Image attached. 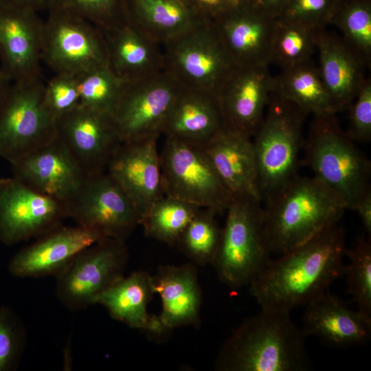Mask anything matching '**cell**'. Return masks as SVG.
I'll return each mask as SVG.
<instances>
[{
  "label": "cell",
  "instance_id": "obj_31",
  "mask_svg": "<svg viewBox=\"0 0 371 371\" xmlns=\"http://www.w3.org/2000/svg\"><path fill=\"white\" fill-rule=\"evenodd\" d=\"M199 207L164 195L157 200L139 221L146 236L170 245H177L185 229Z\"/></svg>",
  "mask_w": 371,
  "mask_h": 371
},
{
  "label": "cell",
  "instance_id": "obj_37",
  "mask_svg": "<svg viewBox=\"0 0 371 371\" xmlns=\"http://www.w3.org/2000/svg\"><path fill=\"white\" fill-rule=\"evenodd\" d=\"M51 9L79 16L102 32L126 21L125 0H49L47 10Z\"/></svg>",
  "mask_w": 371,
  "mask_h": 371
},
{
  "label": "cell",
  "instance_id": "obj_14",
  "mask_svg": "<svg viewBox=\"0 0 371 371\" xmlns=\"http://www.w3.org/2000/svg\"><path fill=\"white\" fill-rule=\"evenodd\" d=\"M63 203L15 177L0 179V242L11 246L62 225Z\"/></svg>",
  "mask_w": 371,
  "mask_h": 371
},
{
  "label": "cell",
  "instance_id": "obj_40",
  "mask_svg": "<svg viewBox=\"0 0 371 371\" xmlns=\"http://www.w3.org/2000/svg\"><path fill=\"white\" fill-rule=\"evenodd\" d=\"M44 98L56 120L74 109L80 104L77 76L56 74L45 84Z\"/></svg>",
  "mask_w": 371,
  "mask_h": 371
},
{
  "label": "cell",
  "instance_id": "obj_35",
  "mask_svg": "<svg viewBox=\"0 0 371 371\" xmlns=\"http://www.w3.org/2000/svg\"><path fill=\"white\" fill-rule=\"evenodd\" d=\"M77 79L80 104L112 115L127 82L109 66L77 75Z\"/></svg>",
  "mask_w": 371,
  "mask_h": 371
},
{
  "label": "cell",
  "instance_id": "obj_33",
  "mask_svg": "<svg viewBox=\"0 0 371 371\" xmlns=\"http://www.w3.org/2000/svg\"><path fill=\"white\" fill-rule=\"evenodd\" d=\"M317 30L276 19L269 64L282 69L312 58L316 52Z\"/></svg>",
  "mask_w": 371,
  "mask_h": 371
},
{
  "label": "cell",
  "instance_id": "obj_7",
  "mask_svg": "<svg viewBox=\"0 0 371 371\" xmlns=\"http://www.w3.org/2000/svg\"><path fill=\"white\" fill-rule=\"evenodd\" d=\"M164 194L215 213L234 196L201 144L166 137L159 153Z\"/></svg>",
  "mask_w": 371,
  "mask_h": 371
},
{
  "label": "cell",
  "instance_id": "obj_8",
  "mask_svg": "<svg viewBox=\"0 0 371 371\" xmlns=\"http://www.w3.org/2000/svg\"><path fill=\"white\" fill-rule=\"evenodd\" d=\"M41 77L12 82L0 110V157L10 164L56 138Z\"/></svg>",
  "mask_w": 371,
  "mask_h": 371
},
{
  "label": "cell",
  "instance_id": "obj_36",
  "mask_svg": "<svg viewBox=\"0 0 371 371\" xmlns=\"http://www.w3.org/2000/svg\"><path fill=\"white\" fill-rule=\"evenodd\" d=\"M349 262L346 267L347 291L357 310L371 322V241L364 234L357 238L352 248L345 250Z\"/></svg>",
  "mask_w": 371,
  "mask_h": 371
},
{
  "label": "cell",
  "instance_id": "obj_17",
  "mask_svg": "<svg viewBox=\"0 0 371 371\" xmlns=\"http://www.w3.org/2000/svg\"><path fill=\"white\" fill-rule=\"evenodd\" d=\"M273 87L269 65L236 67L215 93L225 126L252 137Z\"/></svg>",
  "mask_w": 371,
  "mask_h": 371
},
{
  "label": "cell",
  "instance_id": "obj_11",
  "mask_svg": "<svg viewBox=\"0 0 371 371\" xmlns=\"http://www.w3.org/2000/svg\"><path fill=\"white\" fill-rule=\"evenodd\" d=\"M43 21L42 61L55 74L79 75L109 65L103 32L79 16L48 10Z\"/></svg>",
  "mask_w": 371,
  "mask_h": 371
},
{
  "label": "cell",
  "instance_id": "obj_28",
  "mask_svg": "<svg viewBox=\"0 0 371 371\" xmlns=\"http://www.w3.org/2000/svg\"><path fill=\"white\" fill-rule=\"evenodd\" d=\"M154 294L152 275L139 270L124 276L101 293L94 303L104 306L113 319L130 328L153 336H161L168 330L159 316L152 315L147 311Z\"/></svg>",
  "mask_w": 371,
  "mask_h": 371
},
{
  "label": "cell",
  "instance_id": "obj_30",
  "mask_svg": "<svg viewBox=\"0 0 371 371\" xmlns=\"http://www.w3.org/2000/svg\"><path fill=\"white\" fill-rule=\"evenodd\" d=\"M273 91L295 104L306 115L337 114L321 78L318 66L312 58L282 69L279 74L273 76Z\"/></svg>",
  "mask_w": 371,
  "mask_h": 371
},
{
  "label": "cell",
  "instance_id": "obj_22",
  "mask_svg": "<svg viewBox=\"0 0 371 371\" xmlns=\"http://www.w3.org/2000/svg\"><path fill=\"white\" fill-rule=\"evenodd\" d=\"M305 306L302 329L306 337L315 336L336 348L363 346L370 341L371 322L329 290Z\"/></svg>",
  "mask_w": 371,
  "mask_h": 371
},
{
  "label": "cell",
  "instance_id": "obj_9",
  "mask_svg": "<svg viewBox=\"0 0 371 371\" xmlns=\"http://www.w3.org/2000/svg\"><path fill=\"white\" fill-rule=\"evenodd\" d=\"M162 47L164 69L183 88L215 93L236 67L212 22L199 23Z\"/></svg>",
  "mask_w": 371,
  "mask_h": 371
},
{
  "label": "cell",
  "instance_id": "obj_45",
  "mask_svg": "<svg viewBox=\"0 0 371 371\" xmlns=\"http://www.w3.org/2000/svg\"><path fill=\"white\" fill-rule=\"evenodd\" d=\"M289 0H254V5L269 16L277 19Z\"/></svg>",
  "mask_w": 371,
  "mask_h": 371
},
{
  "label": "cell",
  "instance_id": "obj_32",
  "mask_svg": "<svg viewBox=\"0 0 371 371\" xmlns=\"http://www.w3.org/2000/svg\"><path fill=\"white\" fill-rule=\"evenodd\" d=\"M346 44L371 67V0H339L332 23Z\"/></svg>",
  "mask_w": 371,
  "mask_h": 371
},
{
  "label": "cell",
  "instance_id": "obj_44",
  "mask_svg": "<svg viewBox=\"0 0 371 371\" xmlns=\"http://www.w3.org/2000/svg\"><path fill=\"white\" fill-rule=\"evenodd\" d=\"M357 212L364 229L370 236L371 234V192L366 194L357 205Z\"/></svg>",
  "mask_w": 371,
  "mask_h": 371
},
{
  "label": "cell",
  "instance_id": "obj_25",
  "mask_svg": "<svg viewBox=\"0 0 371 371\" xmlns=\"http://www.w3.org/2000/svg\"><path fill=\"white\" fill-rule=\"evenodd\" d=\"M153 276V288L161 300L159 316L168 330L200 324L202 291L196 265L160 266Z\"/></svg>",
  "mask_w": 371,
  "mask_h": 371
},
{
  "label": "cell",
  "instance_id": "obj_16",
  "mask_svg": "<svg viewBox=\"0 0 371 371\" xmlns=\"http://www.w3.org/2000/svg\"><path fill=\"white\" fill-rule=\"evenodd\" d=\"M159 137L122 142L106 169L130 199L139 223L150 206L165 195L157 150Z\"/></svg>",
  "mask_w": 371,
  "mask_h": 371
},
{
  "label": "cell",
  "instance_id": "obj_20",
  "mask_svg": "<svg viewBox=\"0 0 371 371\" xmlns=\"http://www.w3.org/2000/svg\"><path fill=\"white\" fill-rule=\"evenodd\" d=\"M276 19L254 4L240 3L212 22L236 67L269 65Z\"/></svg>",
  "mask_w": 371,
  "mask_h": 371
},
{
  "label": "cell",
  "instance_id": "obj_18",
  "mask_svg": "<svg viewBox=\"0 0 371 371\" xmlns=\"http://www.w3.org/2000/svg\"><path fill=\"white\" fill-rule=\"evenodd\" d=\"M38 13L0 8V70L12 82L41 77L44 21Z\"/></svg>",
  "mask_w": 371,
  "mask_h": 371
},
{
  "label": "cell",
  "instance_id": "obj_21",
  "mask_svg": "<svg viewBox=\"0 0 371 371\" xmlns=\"http://www.w3.org/2000/svg\"><path fill=\"white\" fill-rule=\"evenodd\" d=\"M101 239L80 226L61 225L15 254L8 271L18 278L56 277L80 251Z\"/></svg>",
  "mask_w": 371,
  "mask_h": 371
},
{
  "label": "cell",
  "instance_id": "obj_34",
  "mask_svg": "<svg viewBox=\"0 0 371 371\" xmlns=\"http://www.w3.org/2000/svg\"><path fill=\"white\" fill-rule=\"evenodd\" d=\"M206 210L198 211L177 243L191 262L200 266L213 262L222 232L214 218L215 212Z\"/></svg>",
  "mask_w": 371,
  "mask_h": 371
},
{
  "label": "cell",
  "instance_id": "obj_38",
  "mask_svg": "<svg viewBox=\"0 0 371 371\" xmlns=\"http://www.w3.org/2000/svg\"><path fill=\"white\" fill-rule=\"evenodd\" d=\"M25 326L15 311L0 306V371L18 368L26 347Z\"/></svg>",
  "mask_w": 371,
  "mask_h": 371
},
{
  "label": "cell",
  "instance_id": "obj_23",
  "mask_svg": "<svg viewBox=\"0 0 371 371\" xmlns=\"http://www.w3.org/2000/svg\"><path fill=\"white\" fill-rule=\"evenodd\" d=\"M318 69L334 111L348 110L368 77L362 60L340 36L326 28L317 32Z\"/></svg>",
  "mask_w": 371,
  "mask_h": 371
},
{
  "label": "cell",
  "instance_id": "obj_6",
  "mask_svg": "<svg viewBox=\"0 0 371 371\" xmlns=\"http://www.w3.org/2000/svg\"><path fill=\"white\" fill-rule=\"evenodd\" d=\"M261 202L234 196L226 210L225 226L212 265L219 280L230 289L249 286L271 259L264 236Z\"/></svg>",
  "mask_w": 371,
  "mask_h": 371
},
{
  "label": "cell",
  "instance_id": "obj_4",
  "mask_svg": "<svg viewBox=\"0 0 371 371\" xmlns=\"http://www.w3.org/2000/svg\"><path fill=\"white\" fill-rule=\"evenodd\" d=\"M302 163L346 210H355L371 192V162L339 125L336 114L313 116Z\"/></svg>",
  "mask_w": 371,
  "mask_h": 371
},
{
  "label": "cell",
  "instance_id": "obj_29",
  "mask_svg": "<svg viewBox=\"0 0 371 371\" xmlns=\"http://www.w3.org/2000/svg\"><path fill=\"white\" fill-rule=\"evenodd\" d=\"M126 20L164 45L202 21L183 0H125Z\"/></svg>",
  "mask_w": 371,
  "mask_h": 371
},
{
  "label": "cell",
  "instance_id": "obj_2",
  "mask_svg": "<svg viewBox=\"0 0 371 371\" xmlns=\"http://www.w3.org/2000/svg\"><path fill=\"white\" fill-rule=\"evenodd\" d=\"M306 335L290 313L260 309L245 319L221 346L218 371H307L312 363Z\"/></svg>",
  "mask_w": 371,
  "mask_h": 371
},
{
  "label": "cell",
  "instance_id": "obj_12",
  "mask_svg": "<svg viewBox=\"0 0 371 371\" xmlns=\"http://www.w3.org/2000/svg\"><path fill=\"white\" fill-rule=\"evenodd\" d=\"M63 203L67 217L102 238L126 241L139 225L132 203L107 171L87 176Z\"/></svg>",
  "mask_w": 371,
  "mask_h": 371
},
{
  "label": "cell",
  "instance_id": "obj_43",
  "mask_svg": "<svg viewBox=\"0 0 371 371\" xmlns=\"http://www.w3.org/2000/svg\"><path fill=\"white\" fill-rule=\"evenodd\" d=\"M49 0H0V8H12L40 12L47 10Z\"/></svg>",
  "mask_w": 371,
  "mask_h": 371
},
{
  "label": "cell",
  "instance_id": "obj_42",
  "mask_svg": "<svg viewBox=\"0 0 371 371\" xmlns=\"http://www.w3.org/2000/svg\"><path fill=\"white\" fill-rule=\"evenodd\" d=\"M202 20L214 22L239 3L238 0H183Z\"/></svg>",
  "mask_w": 371,
  "mask_h": 371
},
{
  "label": "cell",
  "instance_id": "obj_19",
  "mask_svg": "<svg viewBox=\"0 0 371 371\" xmlns=\"http://www.w3.org/2000/svg\"><path fill=\"white\" fill-rule=\"evenodd\" d=\"M13 176L62 203L80 188L87 175L57 139L11 164Z\"/></svg>",
  "mask_w": 371,
  "mask_h": 371
},
{
  "label": "cell",
  "instance_id": "obj_26",
  "mask_svg": "<svg viewBox=\"0 0 371 371\" xmlns=\"http://www.w3.org/2000/svg\"><path fill=\"white\" fill-rule=\"evenodd\" d=\"M225 127L215 93L182 87L167 115L161 134L203 145Z\"/></svg>",
  "mask_w": 371,
  "mask_h": 371
},
{
  "label": "cell",
  "instance_id": "obj_3",
  "mask_svg": "<svg viewBox=\"0 0 371 371\" xmlns=\"http://www.w3.org/2000/svg\"><path fill=\"white\" fill-rule=\"evenodd\" d=\"M264 209L263 232L270 252L282 254L308 240L346 210L315 177H295Z\"/></svg>",
  "mask_w": 371,
  "mask_h": 371
},
{
  "label": "cell",
  "instance_id": "obj_46",
  "mask_svg": "<svg viewBox=\"0 0 371 371\" xmlns=\"http://www.w3.org/2000/svg\"><path fill=\"white\" fill-rule=\"evenodd\" d=\"M12 82L0 70V110L7 98Z\"/></svg>",
  "mask_w": 371,
  "mask_h": 371
},
{
  "label": "cell",
  "instance_id": "obj_10",
  "mask_svg": "<svg viewBox=\"0 0 371 371\" xmlns=\"http://www.w3.org/2000/svg\"><path fill=\"white\" fill-rule=\"evenodd\" d=\"M128 252L125 241L101 239L80 251L56 276V295L68 310L79 311L124 276Z\"/></svg>",
  "mask_w": 371,
  "mask_h": 371
},
{
  "label": "cell",
  "instance_id": "obj_13",
  "mask_svg": "<svg viewBox=\"0 0 371 371\" xmlns=\"http://www.w3.org/2000/svg\"><path fill=\"white\" fill-rule=\"evenodd\" d=\"M182 87L164 69L127 82L112 113L122 142L160 135Z\"/></svg>",
  "mask_w": 371,
  "mask_h": 371
},
{
  "label": "cell",
  "instance_id": "obj_47",
  "mask_svg": "<svg viewBox=\"0 0 371 371\" xmlns=\"http://www.w3.org/2000/svg\"><path fill=\"white\" fill-rule=\"evenodd\" d=\"M240 3L254 4V0H238Z\"/></svg>",
  "mask_w": 371,
  "mask_h": 371
},
{
  "label": "cell",
  "instance_id": "obj_41",
  "mask_svg": "<svg viewBox=\"0 0 371 371\" xmlns=\"http://www.w3.org/2000/svg\"><path fill=\"white\" fill-rule=\"evenodd\" d=\"M349 122L346 131L355 143L371 139V80L367 78L355 100L348 109Z\"/></svg>",
  "mask_w": 371,
  "mask_h": 371
},
{
  "label": "cell",
  "instance_id": "obj_24",
  "mask_svg": "<svg viewBox=\"0 0 371 371\" xmlns=\"http://www.w3.org/2000/svg\"><path fill=\"white\" fill-rule=\"evenodd\" d=\"M202 146L234 197L262 201L251 137L225 127Z\"/></svg>",
  "mask_w": 371,
  "mask_h": 371
},
{
  "label": "cell",
  "instance_id": "obj_15",
  "mask_svg": "<svg viewBox=\"0 0 371 371\" xmlns=\"http://www.w3.org/2000/svg\"><path fill=\"white\" fill-rule=\"evenodd\" d=\"M56 138L87 176L106 171L122 143L111 115L79 104L56 119Z\"/></svg>",
  "mask_w": 371,
  "mask_h": 371
},
{
  "label": "cell",
  "instance_id": "obj_39",
  "mask_svg": "<svg viewBox=\"0 0 371 371\" xmlns=\"http://www.w3.org/2000/svg\"><path fill=\"white\" fill-rule=\"evenodd\" d=\"M339 0H289L277 19L297 23L313 30L326 28Z\"/></svg>",
  "mask_w": 371,
  "mask_h": 371
},
{
  "label": "cell",
  "instance_id": "obj_27",
  "mask_svg": "<svg viewBox=\"0 0 371 371\" xmlns=\"http://www.w3.org/2000/svg\"><path fill=\"white\" fill-rule=\"evenodd\" d=\"M110 68L126 82L164 70L162 45L127 20L103 32Z\"/></svg>",
  "mask_w": 371,
  "mask_h": 371
},
{
  "label": "cell",
  "instance_id": "obj_1",
  "mask_svg": "<svg viewBox=\"0 0 371 371\" xmlns=\"http://www.w3.org/2000/svg\"><path fill=\"white\" fill-rule=\"evenodd\" d=\"M346 235L336 221L302 245L271 259L249 284L260 309L289 312L306 305L345 274Z\"/></svg>",
  "mask_w": 371,
  "mask_h": 371
},
{
  "label": "cell",
  "instance_id": "obj_5",
  "mask_svg": "<svg viewBox=\"0 0 371 371\" xmlns=\"http://www.w3.org/2000/svg\"><path fill=\"white\" fill-rule=\"evenodd\" d=\"M307 115L272 90L252 139L262 201L271 199L298 175Z\"/></svg>",
  "mask_w": 371,
  "mask_h": 371
}]
</instances>
